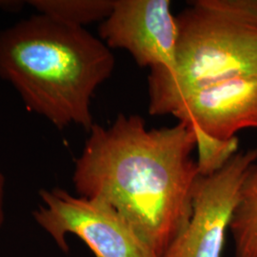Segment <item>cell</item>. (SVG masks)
<instances>
[{"mask_svg":"<svg viewBox=\"0 0 257 257\" xmlns=\"http://www.w3.org/2000/svg\"><path fill=\"white\" fill-rule=\"evenodd\" d=\"M193 130L148 128L136 114L93 124L75 160L77 195L100 200L125 219L158 257L188 225L199 173Z\"/></svg>","mask_w":257,"mask_h":257,"instance_id":"obj_1","label":"cell"},{"mask_svg":"<svg viewBox=\"0 0 257 257\" xmlns=\"http://www.w3.org/2000/svg\"><path fill=\"white\" fill-rule=\"evenodd\" d=\"M114 67L110 48L85 28L37 15L0 31V78L58 130H91L92 95Z\"/></svg>","mask_w":257,"mask_h":257,"instance_id":"obj_2","label":"cell"},{"mask_svg":"<svg viewBox=\"0 0 257 257\" xmlns=\"http://www.w3.org/2000/svg\"><path fill=\"white\" fill-rule=\"evenodd\" d=\"M176 19L175 64L148 77L152 115H173L187 96L215 83L257 76V0H196Z\"/></svg>","mask_w":257,"mask_h":257,"instance_id":"obj_3","label":"cell"},{"mask_svg":"<svg viewBox=\"0 0 257 257\" xmlns=\"http://www.w3.org/2000/svg\"><path fill=\"white\" fill-rule=\"evenodd\" d=\"M33 212L37 224L68 251L67 234L82 240L95 257H158L117 211L100 200L73 195L60 188L42 190Z\"/></svg>","mask_w":257,"mask_h":257,"instance_id":"obj_4","label":"cell"},{"mask_svg":"<svg viewBox=\"0 0 257 257\" xmlns=\"http://www.w3.org/2000/svg\"><path fill=\"white\" fill-rule=\"evenodd\" d=\"M257 162V148L238 152L219 171L196 180L188 225L162 257H222L241 188Z\"/></svg>","mask_w":257,"mask_h":257,"instance_id":"obj_5","label":"cell"},{"mask_svg":"<svg viewBox=\"0 0 257 257\" xmlns=\"http://www.w3.org/2000/svg\"><path fill=\"white\" fill-rule=\"evenodd\" d=\"M99 37L111 49L128 52L137 64L170 70L178 41L177 19L170 0H114L99 26Z\"/></svg>","mask_w":257,"mask_h":257,"instance_id":"obj_6","label":"cell"},{"mask_svg":"<svg viewBox=\"0 0 257 257\" xmlns=\"http://www.w3.org/2000/svg\"><path fill=\"white\" fill-rule=\"evenodd\" d=\"M173 115L219 139L234 138L243 128H257V76L235 77L196 91Z\"/></svg>","mask_w":257,"mask_h":257,"instance_id":"obj_7","label":"cell"},{"mask_svg":"<svg viewBox=\"0 0 257 257\" xmlns=\"http://www.w3.org/2000/svg\"><path fill=\"white\" fill-rule=\"evenodd\" d=\"M230 230L235 257H257V162L241 188Z\"/></svg>","mask_w":257,"mask_h":257,"instance_id":"obj_8","label":"cell"},{"mask_svg":"<svg viewBox=\"0 0 257 257\" xmlns=\"http://www.w3.org/2000/svg\"><path fill=\"white\" fill-rule=\"evenodd\" d=\"M27 3L38 15L65 25L85 28L107 19L114 0H30Z\"/></svg>","mask_w":257,"mask_h":257,"instance_id":"obj_9","label":"cell"},{"mask_svg":"<svg viewBox=\"0 0 257 257\" xmlns=\"http://www.w3.org/2000/svg\"><path fill=\"white\" fill-rule=\"evenodd\" d=\"M189 126V125H188ZM193 130L197 150V170L199 175L207 176L219 171L238 153L237 137L230 139L213 138L202 130L189 126Z\"/></svg>","mask_w":257,"mask_h":257,"instance_id":"obj_10","label":"cell"},{"mask_svg":"<svg viewBox=\"0 0 257 257\" xmlns=\"http://www.w3.org/2000/svg\"><path fill=\"white\" fill-rule=\"evenodd\" d=\"M4 190H5V178L0 172V227L4 221Z\"/></svg>","mask_w":257,"mask_h":257,"instance_id":"obj_11","label":"cell"},{"mask_svg":"<svg viewBox=\"0 0 257 257\" xmlns=\"http://www.w3.org/2000/svg\"><path fill=\"white\" fill-rule=\"evenodd\" d=\"M24 2L21 1H0V8L6 10L7 12H17L21 9Z\"/></svg>","mask_w":257,"mask_h":257,"instance_id":"obj_12","label":"cell"}]
</instances>
